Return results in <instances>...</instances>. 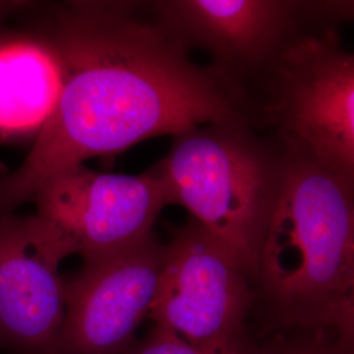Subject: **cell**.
<instances>
[{"label": "cell", "mask_w": 354, "mask_h": 354, "mask_svg": "<svg viewBox=\"0 0 354 354\" xmlns=\"http://www.w3.org/2000/svg\"><path fill=\"white\" fill-rule=\"evenodd\" d=\"M33 38L57 64L59 93L26 160L0 176V216L91 158L190 127L250 120L244 92L193 62L156 21L150 3H64Z\"/></svg>", "instance_id": "obj_1"}, {"label": "cell", "mask_w": 354, "mask_h": 354, "mask_svg": "<svg viewBox=\"0 0 354 354\" xmlns=\"http://www.w3.org/2000/svg\"><path fill=\"white\" fill-rule=\"evenodd\" d=\"M279 200L260 253V298L279 328L326 329L352 354L354 178L286 152Z\"/></svg>", "instance_id": "obj_2"}, {"label": "cell", "mask_w": 354, "mask_h": 354, "mask_svg": "<svg viewBox=\"0 0 354 354\" xmlns=\"http://www.w3.org/2000/svg\"><path fill=\"white\" fill-rule=\"evenodd\" d=\"M172 137L167 156L152 165L169 205L187 209L256 282L285 175L283 149L259 136L250 120L190 127Z\"/></svg>", "instance_id": "obj_3"}, {"label": "cell", "mask_w": 354, "mask_h": 354, "mask_svg": "<svg viewBox=\"0 0 354 354\" xmlns=\"http://www.w3.org/2000/svg\"><path fill=\"white\" fill-rule=\"evenodd\" d=\"M253 109L283 151L310 156L354 178V57L336 26L308 28L266 71Z\"/></svg>", "instance_id": "obj_4"}, {"label": "cell", "mask_w": 354, "mask_h": 354, "mask_svg": "<svg viewBox=\"0 0 354 354\" xmlns=\"http://www.w3.org/2000/svg\"><path fill=\"white\" fill-rule=\"evenodd\" d=\"M150 7L169 37L207 53L215 73L243 92L244 80L261 75L297 35L353 17V1L160 0Z\"/></svg>", "instance_id": "obj_5"}, {"label": "cell", "mask_w": 354, "mask_h": 354, "mask_svg": "<svg viewBox=\"0 0 354 354\" xmlns=\"http://www.w3.org/2000/svg\"><path fill=\"white\" fill-rule=\"evenodd\" d=\"M256 282L225 244L189 218L165 244L149 317L190 345L221 352L248 342Z\"/></svg>", "instance_id": "obj_6"}, {"label": "cell", "mask_w": 354, "mask_h": 354, "mask_svg": "<svg viewBox=\"0 0 354 354\" xmlns=\"http://www.w3.org/2000/svg\"><path fill=\"white\" fill-rule=\"evenodd\" d=\"M33 201L36 215L83 261L143 241L169 206L165 183L152 167L140 175H121L75 165L50 177Z\"/></svg>", "instance_id": "obj_7"}, {"label": "cell", "mask_w": 354, "mask_h": 354, "mask_svg": "<svg viewBox=\"0 0 354 354\" xmlns=\"http://www.w3.org/2000/svg\"><path fill=\"white\" fill-rule=\"evenodd\" d=\"M165 244L150 234L127 248L84 260L64 279V317L53 354H124L149 317Z\"/></svg>", "instance_id": "obj_8"}, {"label": "cell", "mask_w": 354, "mask_h": 354, "mask_svg": "<svg viewBox=\"0 0 354 354\" xmlns=\"http://www.w3.org/2000/svg\"><path fill=\"white\" fill-rule=\"evenodd\" d=\"M71 254L37 215L0 216V346L54 353L64 317L59 266Z\"/></svg>", "instance_id": "obj_9"}, {"label": "cell", "mask_w": 354, "mask_h": 354, "mask_svg": "<svg viewBox=\"0 0 354 354\" xmlns=\"http://www.w3.org/2000/svg\"><path fill=\"white\" fill-rule=\"evenodd\" d=\"M59 93V74L48 49L33 37L0 41V133L39 130Z\"/></svg>", "instance_id": "obj_10"}, {"label": "cell", "mask_w": 354, "mask_h": 354, "mask_svg": "<svg viewBox=\"0 0 354 354\" xmlns=\"http://www.w3.org/2000/svg\"><path fill=\"white\" fill-rule=\"evenodd\" d=\"M259 354H346L326 329H292L259 348Z\"/></svg>", "instance_id": "obj_11"}, {"label": "cell", "mask_w": 354, "mask_h": 354, "mask_svg": "<svg viewBox=\"0 0 354 354\" xmlns=\"http://www.w3.org/2000/svg\"><path fill=\"white\" fill-rule=\"evenodd\" d=\"M124 354H259V348L248 342L227 351L206 352L184 342L172 330L155 324L140 342H133Z\"/></svg>", "instance_id": "obj_12"}]
</instances>
